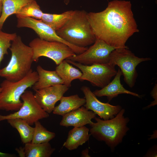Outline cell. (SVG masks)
I'll list each match as a JSON object with an SVG mask.
<instances>
[{"label": "cell", "mask_w": 157, "mask_h": 157, "mask_svg": "<svg viewBox=\"0 0 157 157\" xmlns=\"http://www.w3.org/2000/svg\"><path fill=\"white\" fill-rule=\"evenodd\" d=\"M87 16L96 39L117 48H128V39L139 31L129 1H110L104 10Z\"/></svg>", "instance_id": "6da1fadb"}, {"label": "cell", "mask_w": 157, "mask_h": 157, "mask_svg": "<svg viewBox=\"0 0 157 157\" xmlns=\"http://www.w3.org/2000/svg\"><path fill=\"white\" fill-rule=\"evenodd\" d=\"M10 59L7 65L0 69V77L15 82L24 78L32 70L33 52L32 48L25 44L21 37L17 36L9 49Z\"/></svg>", "instance_id": "7a4b0ae2"}, {"label": "cell", "mask_w": 157, "mask_h": 157, "mask_svg": "<svg viewBox=\"0 0 157 157\" xmlns=\"http://www.w3.org/2000/svg\"><path fill=\"white\" fill-rule=\"evenodd\" d=\"M124 112L125 110L122 109L115 117L107 120L96 117V122L90 124V134L97 140L105 142L114 151L129 130L127 125L129 119L124 117Z\"/></svg>", "instance_id": "3957f363"}, {"label": "cell", "mask_w": 157, "mask_h": 157, "mask_svg": "<svg viewBox=\"0 0 157 157\" xmlns=\"http://www.w3.org/2000/svg\"><path fill=\"white\" fill-rule=\"evenodd\" d=\"M84 10H75L71 18L56 31L57 35L67 42L82 47L93 44L96 40Z\"/></svg>", "instance_id": "277c9868"}, {"label": "cell", "mask_w": 157, "mask_h": 157, "mask_svg": "<svg viewBox=\"0 0 157 157\" xmlns=\"http://www.w3.org/2000/svg\"><path fill=\"white\" fill-rule=\"evenodd\" d=\"M37 71L32 69L24 78L18 81L13 82L5 79L1 83L0 110L17 111L22 107L21 95L29 88L32 87L38 81Z\"/></svg>", "instance_id": "5b68a950"}, {"label": "cell", "mask_w": 157, "mask_h": 157, "mask_svg": "<svg viewBox=\"0 0 157 157\" xmlns=\"http://www.w3.org/2000/svg\"><path fill=\"white\" fill-rule=\"evenodd\" d=\"M151 60L150 58L138 57L128 48H121L116 49L112 52L108 63L119 67L124 81L132 88L134 86L138 76L136 69L137 66L142 62Z\"/></svg>", "instance_id": "8992f818"}, {"label": "cell", "mask_w": 157, "mask_h": 157, "mask_svg": "<svg viewBox=\"0 0 157 157\" xmlns=\"http://www.w3.org/2000/svg\"><path fill=\"white\" fill-rule=\"evenodd\" d=\"M29 46L32 48L33 62L44 56L51 59L58 65L63 60L76 54L66 44L57 41H48L36 38L31 41Z\"/></svg>", "instance_id": "52a82bcc"}, {"label": "cell", "mask_w": 157, "mask_h": 157, "mask_svg": "<svg viewBox=\"0 0 157 157\" xmlns=\"http://www.w3.org/2000/svg\"><path fill=\"white\" fill-rule=\"evenodd\" d=\"M66 61L77 67L81 71L82 74L79 79L81 81H89L92 85L102 88L110 81L117 71L115 66L109 63L96 64L86 65L69 60Z\"/></svg>", "instance_id": "ba28073f"}, {"label": "cell", "mask_w": 157, "mask_h": 157, "mask_svg": "<svg viewBox=\"0 0 157 157\" xmlns=\"http://www.w3.org/2000/svg\"><path fill=\"white\" fill-rule=\"evenodd\" d=\"M23 102L20 108L16 112L6 115L0 114V122L14 118H19L33 125L39 120L47 118L49 114L45 111L36 101L33 92L26 90L21 97Z\"/></svg>", "instance_id": "9c48e42d"}, {"label": "cell", "mask_w": 157, "mask_h": 157, "mask_svg": "<svg viewBox=\"0 0 157 157\" xmlns=\"http://www.w3.org/2000/svg\"><path fill=\"white\" fill-rule=\"evenodd\" d=\"M118 48L112 46L103 40L96 39L93 44L83 52L66 59L86 65L108 63L112 52Z\"/></svg>", "instance_id": "30bf717a"}, {"label": "cell", "mask_w": 157, "mask_h": 157, "mask_svg": "<svg viewBox=\"0 0 157 157\" xmlns=\"http://www.w3.org/2000/svg\"><path fill=\"white\" fill-rule=\"evenodd\" d=\"M81 90L86 100L85 107L88 110H91L104 120L113 118L122 109L119 105L113 106L108 103L100 101L88 87L83 86Z\"/></svg>", "instance_id": "8fae6325"}, {"label": "cell", "mask_w": 157, "mask_h": 157, "mask_svg": "<svg viewBox=\"0 0 157 157\" xmlns=\"http://www.w3.org/2000/svg\"><path fill=\"white\" fill-rule=\"evenodd\" d=\"M69 88L64 84H59L35 91V99L39 105L46 112L50 113Z\"/></svg>", "instance_id": "7c38bea8"}, {"label": "cell", "mask_w": 157, "mask_h": 157, "mask_svg": "<svg viewBox=\"0 0 157 157\" xmlns=\"http://www.w3.org/2000/svg\"><path fill=\"white\" fill-rule=\"evenodd\" d=\"M17 28H30L35 31L39 38L42 40L66 43V41L57 35L56 31L41 19L30 17H17Z\"/></svg>", "instance_id": "4fadbf2b"}, {"label": "cell", "mask_w": 157, "mask_h": 157, "mask_svg": "<svg viewBox=\"0 0 157 157\" xmlns=\"http://www.w3.org/2000/svg\"><path fill=\"white\" fill-rule=\"evenodd\" d=\"M96 115L92 111H89L85 107L82 106L63 116L60 125L66 127L73 126L74 127L85 126L92 123V119L95 118Z\"/></svg>", "instance_id": "5bb4252c"}, {"label": "cell", "mask_w": 157, "mask_h": 157, "mask_svg": "<svg viewBox=\"0 0 157 157\" xmlns=\"http://www.w3.org/2000/svg\"><path fill=\"white\" fill-rule=\"evenodd\" d=\"M122 75V72L119 68L113 80L101 89L94 91L93 93L96 97H107L108 101L117 97L119 94H130L140 98L141 96L140 95L129 91L124 88L120 81Z\"/></svg>", "instance_id": "9a60e30c"}, {"label": "cell", "mask_w": 157, "mask_h": 157, "mask_svg": "<svg viewBox=\"0 0 157 157\" xmlns=\"http://www.w3.org/2000/svg\"><path fill=\"white\" fill-rule=\"evenodd\" d=\"M36 71L38 79L32 87L34 91L57 85L64 84L63 80L55 70H47L38 65Z\"/></svg>", "instance_id": "2e32d148"}, {"label": "cell", "mask_w": 157, "mask_h": 157, "mask_svg": "<svg viewBox=\"0 0 157 157\" xmlns=\"http://www.w3.org/2000/svg\"><path fill=\"white\" fill-rule=\"evenodd\" d=\"M89 129L85 126L74 127L69 132L67 138L63 146L69 150L77 149L89 139Z\"/></svg>", "instance_id": "e0dca14e"}, {"label": "cell", "mask_w": 157, "mask_h": 157, "mask_svg": "<svg viewBox=\"0 0 157 157\" xmlns=\"http://www.w3.org/2000/svg\"><path fill=\"white\" fill-rule=\"evenodd\" d=\"M60 101V104L55 107L52 112L54 114L62 116L78 109L86 102L85 98H81L78 94L68 97L63 96Z\"/></svg>", "instance_id": "ac0fdd59"}, {"label": "cell", "mask_w": 157, "mask_h": 157, "mask_svg": "<svg viewBox=\"0 0 157 157\" xmlns=\"http://www.w3.org/2000/svg\"><path fill=\"white\" fill-rule=\"evenodd\" d=\"M55 71L64 82V84L69 88L72 81L79 79L82 73L79 70L74 67L65 60L61 62L56 68Z\"/></svg>", "instance_id": "d6986e66"}, {"label": "cell", "mask_w": 157, "mask_h": 157, "mask_svg": "<svg viewBox=\"0 0 157 157\" xmlns=\"http://www.w3.org/2000/svg\"><path fill=\"white\" fill-rule=\"evenodd\" d=\"M24 144V156L26 157H50L55 149L49 142L34 144L31 142Z\"/></svg>", "instance_id": "ffe728a7"}, {"label": "cell", "mask_w": 157, "mask_h": 157, "mask_svg": "<svg viewBox=\"0 0 157 157\" xmlns=\"http://www.w3.org/2000/svg\"><path fill=\"white\" fill-rule=\"evenodd\" d=\"M35 0H3L0 16V30L9 16L15 14L23 7Z\"/></svg>", "instance_id": "44dd1931"}, {"label": "cell", "mask_w": 157, "mask_h": 157, "mask_svg": "<svg viewBox=\"0 0 157 157\" xmlns=\"http://www.w3.org/2000/svg\"><path fill=\"white\" fill-rule=\"evenodd\" d=\"M74 12L70 10L60 14H52L43 13L41 20L55 31L63 26L70 19Z\"/></svg>", "instance_id": "7402d4cb"}, {"label": "cell", "mask_w": 157, "mask_h": 157, "mask_svg": "<svg viewBox=\"0 0 157 157\" xmlns=\"http://www.w3.org/2000/svg\"><path fill=\"white\" fill-rule=\"evenodd\" d=\"M8 122L18 131L22 142L24 144L31 142L34 131L32 127L25 120L19 118L7 120Z\"/></svg>", "instance_id": "603a6c76"}, {"label": "cell", "mask_w": 157, "mask_h": 157, "mask_svg": "<svg viewBox=\"0 0 157 157\" xmlns=\"http://www.w3.org/2000/svg\"><path fill=\"white\" fill-rule=\"evenodd\" d=\"M35 126L31 142L39 144L49 142L55 138V133L48 131L39 121L34 123Z\"/></svg>", "instance_id": "cb8c5ba5"}, {"label": "cell", "mask_w": 157, "mask_h": 157, "mask_svg": "<svg viewBox=\"0 0 157 157\" xmlns=\"http://www.w3.org/2000/svg\"><path fill=\"white\" fill-rule=\"evenodd\" d=\"M43 13L36 0H35L23 7L15 15L17 17H30L41 19Z\"/></svg>", "instance_id": "d4e9b609"}, {"label": "cell", "mask_w": 157, "mask_h": 157, "mask_svg": "<svg viewBox=\"0 0 157 157\" xmlns=\"http://www.w3.org/2000/svg\"><path fill=\"white\" fill-rule=\"evenodd\" d=\"M17 36L15 33H8L0 30V65L4 55L8 54V50L11 46V42Z\"/></svg>", "instance_id": "484cf974"}, {"label": "cell", "mask_w": 157, "mask_h": 157, "mask_svg": "<svg viewBox=\"0 0 157 157\" xmlns=\"http://www.w3.org/2000/svg\"><path fill=\"white\" fill-rule=\"evenodd\" d=\"M157 85L156 83L155 84L151 92V95L153 98L154 99V100L152 101L149 105L145 107L144 108V109L148 108L152 106L157 105Z\"/></svg>", "instance_id": "4316f807"}, {"label": "cell", "mask_w": 157, "mask_h": 157, "mask_svg": "<svg viewBox=\"0 0 157 157\" xmlns=\"http://www.w3.org/2000/svg\"><path fill=\"white\" fill-rule=\"evenodd\" d=\"M89 150L88 149H86L83 150L81 153V157H90V156L89 155Z\"/></svg>", "instance_id": "83f0119b"}, {"label": "cell", "mask_w": 157, "mask_h": 157, "mask_svg": "<svg viewBox=\"0 0 157 157\" xmlns=\"http://www.w3.org/2000/svg\"><path fill=\"white\" fill-rule=\"evenodd\" d=\"M15 156L13 154L2 153L0 152V157H14Z\"/></svg>", "instance_id": "f1b7e54d"}, {"label": "cell", "mask_w": 157, "mask_h": 157, "mask_svg": "<svg viewBox=\"0 0 157 157\" xmlns=\"http://www.w3.org/2000/svg\"><path fill=\"white\" fill-rule=\"evenodd\" d=\"M2 7V1H0V15L1 13Z\"/></svg>", "instance_id": "f546056e"}, {"label": "cell", "mask_w": 157, "mask_h": 157, "mask_svg": "<svg viewBox=\"0 0 157 157\" xmlns=\"http://www.w3.org/2000/svg\"><path fill=\"white\" fill-rule=\"evenodd\" d=\"M69 1L70 0H64V2L66 5H67L69 3Z\"/></svg>", "instance_id": "4dcf8cb0"}, {"label": "cell", "mask_w": 157, "mask_h": 157, "mask_svg": "<svg viewBox=\"0 0 157 157\" xmlns=\"http://www.w3.org/2000/svg\"><path fill=\"white\" fill-rule=\"evenodd\" d=\"M1 90H2V88L0 86V92L1 91Z\"/></svg>", "instance_id": "1f68e13d"}, {"label": "cell", "mask_w": 157, "mask_h": 157, "mask_svg": "<svg viewBox=\"0 0 157 157\" xmlns=\"http://www.w3.org/2000/svg\"><path fill=\"white\" fill-rule=\"evenodd\" d=\"M3 0H0V1H2Z\"/></svg>", "instance_id": "d6a6232c"}]
</instances>
